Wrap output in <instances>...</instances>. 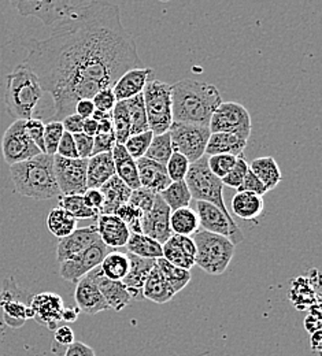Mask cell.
Masks as SVG:
<instances>
[{
    "label": "cell",
    "mask_w": 322,
    "mask_h": 356,
    "mask_svg": "<svg viewBox=\"0 0 322 356\" xmlns=\"http://www.w3.org/2000/svg\"><path fill=\"white\" fill-rule=\"evenodd\" d=\"M22 63L52 96L55 121L74 114L79 100L113 88L125 72L141 67L120 7L100 0L70 4L49 26V36L32 43Z\"/></svg>",
    "instance_id": "obj_1"
},
{
    "label": "cell",
    "mask_w": 322,
    "mask_h": 356,
    "mask_svg": "<svg viewBox=\"0 0 322 356\" xmlns=\"http://www.w3.org/2000/svg\"><path fill=\"white\" fill-rule=\"evenodd\" d=\"M221 103L220 90L210 83L184 79L172 86L173 122L209 127Z\"/></svg>",
    "instance_id": "obj_2"
},
{
    "label": "cell",
    "mask_w": 322,
    "mask_h": 356,
    "mask_svg": "<svg viewBox=\"0 0 322 356\" xmlns=\"http://www.w3.org/2000/svg\"><path fill=\"white\" fill-rule=\"evenodd\" d=\"M15 192L35 200H48L61 195L55 173L54 155L39 154L28 161L10 166Z\"/></svg>",
    "instance_id": "obj_3"
},
{
    "label": "cell",
    "mask_w": 322,
    "mask_h": 356,
    "mask_svg": "<svg viewBox=\"0 0 322 356\" xmlns=\"http://www.w3.org/2000/svg\"><path fill=\"white\" fill-rule=\"evenodd\" d=\"M43 95L45 90L39 79L24 63L15 66V69L7 74L4 104L13 118L22 121L32 118Z\"/></svg>",
    "instance_id": "obj_4"
},
{
    "label": "cell",
    "mask_w": 322,
    "mask_h": 356,
    "mask_svg": "<svg viewBox=\"0 0 322 356\" xmlns=\"http://www.w3.org/2000/svg\"><path fill=\"white\" fill-rule=\"evenodd\" d=\"M192 240L196 247V266L211 275H221L227 271L236 251V245L228 237L202 229L192 236Z\"/></svg>",
    "instance_id": "obj_5"
},
{
    "label": "cell",
    "mask_w": 322,
    "mask_h": 356,
    "mask_svg": "<svg viewBox=\"0 0 322 356\" xmlns=\"http://www.w3.org/2000/svg\"><path fill=\"white\" fill-rule=\"evenodd\" d=\"M143 100L148 129L154 134L169 132L173 124L172 86L159 80H151L143 90Z\"/></svg>",
    "instance_id": "obj_6"
},
{
    "label": "cell",
    "mask_w": 322,
    "mask_h": 356,
    "mask_svg": "<svg viewBox=\"0 0 322 356\" xmlns=\"http://www.w3.org/2000/svg\"><path fill=\"white\" fill-rule=\"evenodd\" d=\"M184 181L188 185L192 199L196 202L211 203L217 206L227 217L232 218L223 196V181L211 173L206 158H200L199 161L189 165V170Z\"/></svg>",
    "instance_id": "obj_7"
},
{
    "label": "cell",
    "mask_w": 322,
    "mask_h": 356,
    "mask_svg": "<svg viewBox=\"0 0 322 356\" xmlns=\"http://www.w3.org/2000/svg\"><path fill=\"white\" fill-rule=\"evenodd\" d=\"M211 134H232L248 140L252 122L248 110L236 102H223L209 124Z\"/></svg>",
    "instance_id": "obj_8"
},
{
    "label": "cell",
    "mask_w": 322,
    "mask_h": 356,
    "mask_svg": "<svg viewBox=\"0 0 322 356\" xmlns=\"http://www.w3.org/2000/svg\"><path fill=\"white\" fill-rule=\"evenodd\" d=\"M169 134L173 151L183 154L189 163H193L203 158L211 132L209 127L173 122Z\"/></svg>",
    "instance_id": "obj_9"
},
{
    "label": "cell",
    "mask_w": 322,
    "mask_h": 356,
    "mask_svg": "<svg viewBox=\"0 0 322 356\" xmlns=\"http://www.w3.org/2000/svg\"><path fill=\"white\" fill-rule=\"evenodd\" d=\"M1 154L4 162L11 166L43 154L25 131V121L15 120L3 134Z\"/></svg>",
    "instance_id": "obj_10"
},
{
    "label": "cell",
    "mask_w": 322,
    "mask_h": 356,
    "mask_svg": "<svg viewBox=\"0 0 322 356\" xmlns=\"http://www.w3.org/2000/svg\"><path fill=\"white\" fill-rule=\"evenodd\" d=\"M88 159H67L54 155V173L61 195H84L87 186Z\"/></svg>",
    "instance_id": "obj_11"
},
{
    "label": "cell",
    "mask_w": 322,
    "mask_h": 356,
    "mask_svg": "<svg viewBox=\"0 0 322 356\" xmlns=\"http://www.w3.org/2000/svg\"><path fill=\"white\" fill-rule=\"evenodd\" d=\"M196 214L203 230L228 237L234 245L244 241V234L237 223L233 218L227 217L217 206L206 202H196Z\"/></svg>",
    "instance_id": "obj_12"
},
{
    "label": "cell",
    "mask_w": 322,
    "mask_h": 356,
    "mask_svg": "<svg viewBox=\"0 0 322 356\" xmlns=\"http://www.w3.org/2000/svg\"><path fill=\"white\" fill-rule=\"evenodd\" d=\"M111 250L108 247H106L102 243V240H97L95 244H92L90 248H87L84 252H81L80 255H77L63 264H59L61 265L59 275L65 281L77 284L81 277H84L90 271H92L93 268L99 267L103 258Z\"/></svg>",
    "instance_id": "obj_13"
},
{
    "label": "cell",
    "mask_w": 322,
    "mask_h": 356,
    "mask_svg": "<svg viewBox=\"0 0 322 356\" xmlns=\"http://www.w3.org/2000/svg\"><path fill=\"white\" fill-rule=\"evenodd\" d=\"M22 17H35L47 28L55 24L70 7V0H10Z\"/></svg>",
    "instance_id": "obj_14"
},
{
    "label": "cell",
    "mask_w": 322,
    "mask_h": 356,
    "mask_svg": "<svg viewBox=\"0 0 322 356\" xmlns=\"http://www.w3.org/2000/svg\"><path fill=\"white\" fill-rule=\"evenodd\" d=\"M19 289L13 280L4 282V289L0 295V309L3 312V321L7 326L18 329L25 325L28 319H33V312L29 305L19 300Z\"/></svg>",
    "instance_id": "obj_15"
},
{
    "label": "cell",
    "mask_w": 322,
    "mask_h": 356,
    "mask_svg": "<svg viewBox=\"0 0 322 356\" xmlns=\"http://www.w3.org/2000/svg\"><path fill=\"white\" fill-rule=\"evenodd\" d=\"M170 213L172 210L168 207V204L163 202V199L158 193L152 209L147 214L141 216V221H140L141 233L163 244L173 234L169 223Z\"/></svg>",
    "instance_id": "obj_16"
},
{
    "label": "cell",
    "mask_w": 322,
    "mask_h": 356,
    "mask_svg": "<svg viewBox=\"0 0 322 356\" xmlns=\"http://www.w3.org/2000/svg\"><path fill=\"white\" fill-rule=\"evenodd\" d=\"M29 306L33 312V319L49 330L59 327L62 312L65 309L63 299L54 292H42L31 298Z\"/></svg>",
    "instance_id": "obj_17"
},
{
    "label": "cell",
    "mask_w": 322,
    "mask_h": 356,
    "mask_svg": "<svg viewBox=\"0 0 322 356\" xmlns=\"http://www.w3.org/2000/svg\"><path fill=\"white\" fill-rule=\"evenodd\" d=\"M99 238L96 225L76 229L69 236L59 240L56 245V261L63 264L90 248Z\"/></svg>",
    "instance_id": "obj_18"
},
{
    "label": "cell",
    "mask_w": 322,
    "mask_h": 356,
    "mask_svg": "<svg viewBox=\"0 0 322 356\" xmlns=\"http://www.w3.org/2000/svg\"><path fill=\"white\" fill-rule=\"evenodd\" d=\"M74 300L80 312L88 315H95L108 310L104 298L102 296L99 286L96 284L93 270L79 280L74 291Z\"/></svg>",
    "instance_id": "obj_19"
},
{
    "label": "cell",
    "mask_w": 322,
    "mask_h": 356,
    "mask_svg": "<svg viewBox=\"0 0 322 356\" xmlns=\"http://www.w3.org/2000/svg\"><path fill=\"white\" fill-rule=\"evenodd\" d=\"M162 258L175 266L191 270L195 266L196 247L189 236L172 234L162 244Z\"/></svg>",
    "instance_id": "obj_20"
},
{
    "label": "cell",
    "mask_w": 322,
    "mask_h": 356,
    "mask_svg": "<svg viewBox=\"0 0 322 356\" xmlns=\"http://www.w3.org/2000/svg\"><path fill=\"white\" fill-rule=\"evenodd\" d=\"M96 229L102 243L110 250H118L127 245L131 230L127 223L115 214H100L96 218Z\"/></svg>",
    "instance_id": "obj_21"
},
{
    "label": "cell",
    "mask_w": 322,
    "mask_h": 356,
    "mask_svg": "<svg viewBox=\"0 0 322 356\" xmlns=\"http://www.w3.org/2000/svg\"><path fill=\"white\" fill-rule=\"evenodd\" d=\"M154 77V70L150 67H135L125 72L114 84L113 92L117 102L132 99L141 95L147 83Z\"/></svg>",
    "instance_id": "obj_22"
},
{
    "label": "cell",
    "mask_w": 322,
    "mask_h": 356,
    "mask_svg": "<svg viewBox=\"0 0 322 356\" xmlns=\"http://www.w3.org/2000/svg\"><path fill=\"white\" fill-rule=\"evenodd\" d=\"M95 273V280L99 286V291L102 296L104 298V302L108 307V310L114 312H121L125 307H128L132 303V296L128 292L127 286L122 284V281H113L106 278L102 273L100 268L96 267L93 268Z\"/></svg>",
    "instance_id": "obj_23"
},
{
    "label": "cell",
    "mask_w": 322,
    "mask_h": 356,
    "mask_svg": "<svg viewBox=\"0 0 322 356\" xmlns=\"http://www.w3.org/2000/svg\"><path fill=\"white\" fill-rule=\"evenodd\" d=\"M138 165V181L143 188H147L155 193H161L166 186L170 185V178L166 173V168L151 159L140 158Z\"/></svg>",
    "instance_id": "obj_24"
},
{
    "label": "cell",
    "mask_w": 322,
    "mask_h": 356,
    "mask_svg": "<svg viewBox=\"0 0 322 356\" xmlns=\"http://www.w3.org/2000/svg\"><path fill=\"white\" fill-rule=\"evenodd\" d=\"M99 189L103 195V207L100 214H115L117 209L124 203H128L132 195V189L117 176H113Z\"/></svg>",
    "instance_id": "obj_25"
},
{
    "label": "cell",
    "mask_w": 322,
    "mask_h": 356,
    "mask_svg": "<svg viewBox=\"0 0 322 356\" xmlns=\"http://www.w3.org/2000/svg\"><path fill=\"white\" fill-rule=\"evenodd\" d=\"M115 176V168L111 152L96 154L87 163V186L88 189H99L110 178Z\"/></svg>",
    "instance_id": "obj_26"
},
{
    "label": "cell",
    "mask_w": 322,
    "mask_h": 356,
    "mask_svg": "<svg viewBox=\"0 0 322 356\" xmlns=\"http://www.w3.org/2000/svg\"><path fill=\"white\" fill-rule=\"evenodd\" d=\"M265 210L264 196L251 192H236L232 197V211L244 221H257Z\"/></svg>",
    "instance_id": "obj_27"
},
{
    "label": "cell",
    "mask_w": 322,
    "mask_h": 356,
    "mask_svg": "<svg viewBox=\"0 0 322 356\" xmlns=\"http://www.w3.org/2000/svg\"><path fill=\"white\" fill-rule=\"evenodd\" d=\"M113 161L115 168V176L124 181L132 191L138 189L140 185L138 181V165L136 161L128 154L124 144H115L113 151Z\"/></svg>",
    "instance_id": "obj_28"
},
{
    "label": "cell",
    "mask_w": 322,
    "mask_h": 356,
    "mask_svg": "<svg viewBox=\"0 0 322 356\" xmlns=\"http://www.w3.org/2000/svg\"><path fill=\"white\" fill-rule=\"evenodd\" d=\"M128 257H129V271L125 275V278L122 280V284L127 286L132 299L138 300V299H143V296H141L143 285H144V281H145L150 270L155 265V261L143 259V258H138L132 254H128Z\"/></svg>",
    "instance_id": "obj_29"
},
{
    "label": "cell",
    "mask_w": 322,
    "mask_h": 356,
    "mask_svg": "<svg viewBox=\"0 0 322 356\" xmlns=\"http://www.w3.org/2000/svg\"><path fill=\"white\" fill-rule=\"evenodd\" d=\"M141 296L156 305H165L175 298V293L172 292L170 286L168 285V282L165 281L161 271L155 265L150 270L144 281Z\"/></svg>",
    "instance_id": "obj_30"
},
{
    "label": "cell",
    "mask_w": 322,
    "mask_h": 356,
    "mask_svg": "<svg viewBox=\"0 0 322 356\" xmlns=\"http://www.w3.org/2000/svg\"><path fill=\"white\" fill-rule=\"evenodd\" d=\"M247 141L236 134H211L210 138L206 145V152L209 156L211 155H220V154H227V155H243Z\"/></svg>",
    "instance_id": "obj_31"
},
{
    "label": "cell",
    "mask_w": 322,
    "mask_h": 356,
    "mask_svg": "<svg viewBox=\"0 0 322 356\" xmlns=\"http://www.w3.org/2000/svg\"><path fill=\"white\" fill-rule=\"evenodd\" d=\"M250 170L257 176V178L266 186L268 191L275 189L281 182L282 175L278 168V163L273 156H262L257 158L248 165Z\"/></svg>",
    "instance_id": "obj_32"
},
{
    "label": "cell",
    "mask_w": 322,
    "mask_h": 356,
    "mask_svg": "<svg viewBox=\"0 0 322 356\" xmlns=\"http://www.w3.org/2000/svg\"><path fill=\"white\" fill-rule=\"evenodd\" d=\"M125 247L128 250V254H132L143 259L156 261L162 258V244L143 233H131Z\"/></svg>",
    "instance_id": "obj_33"
},
{
    "label": "cell",
    "mask_w": 322,
    "mask_h": 356,
    "mask_svg": "<svg viewBox=\"0 0 322 356\" xmlns=\"http://www.w3.org/2000/svg\"><path fill=\"white\" fill-rule=\"evenodd\" d=\"M169 223L173 234L192 237L198 230H200L199 217L191 207H183L172 211Z\"/></svg>",
    "instance_id": "obj_34"
},
{
    "label": "cell",
    "mask_w": 322,
    "mask_h": 356,
    "mask_svg": "<svg viewBox=\"0 0 322 356\" xmlns=\"http://www.w3.org/2000/svg\"><path fill=\"white\" fill-rule=\"evenodd\" d=\"M100 273L113 281H122L129 271V257L120 251H110L99 265Z\"/></svg>",
    "instance_id": "obj_35"
},
{
    "label": "cell",
    "mask_w": 322,
    "mask_h": 356,
    "mask_svg": "<svg viewBox=\"0 0 322 356\" xmlns=\"http://www.w3.org/2000/svg\"><path fill=\"white\" fill-rule=\"evenodd\" d=\"M155 266L158 267V270L161 271L162 277L165 278V281L168 282V285L170 286V289L175 295L182 292L185 286L191 282V278H192L191 270L175 266L163 258L156 259Z\"/></svg>",
    "instance_id": "obj_36"
},
{
    "label": "cell",
    "mask_w": 322,
    "mask_h": 356,
    "mask_svg": "<svg viewBox=\"0 0 322 356\" xmlns=\"http://www.w3.org/2000/svg\"><path fill=\"white\" fill-rule=\"evenodd\" d=\"M47 227L55 237L61 240L77 229V220L58 206L48 213Z\"/></svg>",
    "instance_id": "obj_37"
},
{
    "label": "cell",
    "mask_w": 322,
    "mask_h": 356,
    "mask_svg": "<svg viewBox=\"0 0 322 356\" xmlns=\"http://www.w3.org/2000/svg\"><path fill=\"white\" fill-rule=\"evenodd\" d=\"M159 195L172 211L183 209V207H189L191 200H192L191 192H189L185 181L170 182V185L166 186Z\"/></svg>",
    "instance_id": "obj_38"
},
{
    "label": "cell",
    "mask_w": 322,
    "mask_h": 356,
    "mask_svg": "<svg viewBox=\"0 0 322 356\" xmlns=\"http://www.w3.org/2000/svg\"><path fill=\"white\" fill-rule=\"evenodd\" d=\"M111 124L117 144H124L131 136V120L125 100L115 103L111 111Z\"/></svg>",
    "instance_id": "obj_39"
},
{
    "label": "cell",
    "mask_w": 322,
    "mask_h": 356,
    "mask_svg": "<svg viewBox=\"0 0 322 356\" xmlns=\"http://www.w3.org/2000/svg\"><path fill=\"white\" fill-rule=\"evenodd\" d=\"M173 154V147H172V140L169 132L162 134H154L151 144L145 152V158L151 159L159 165L166 166L169 158Z\"/></svg>",
    "instance_id": "obj_40"
},
{
    "label": "cell",
    "mask_w": 322,
    "mask_h": 356,
    "mask_svg": "<svg viewBox=\"0 0 322 356\" xmlns=\"http://www.w3.org/2000/svg\"><path fill=\"white\" fill-rule=\"evenodd\" d=\"M58 197H59V207L63 209L65 211H67L77 221L79 220H91V218L96 220L99 216L96 211L87 207V204L84 203L83 195H69V196L59 195Z\"/></svg>",
    "instance_id": "obj_41"
},
{
    "label": "cell",
    "mask_w": 322,
    "mask_h": 356,
    "mask_svg": "<svg viewBox=\"0 0 322 356\" xmlns=\"http://www.w3.org/2000/svg\"><path fill=\"white\" fill-rule=\"evenodd\" d=\"M125 102L128 106L129 120H131V136L150 131L148 122H147V115H145V108H144L143 93L132 97V99H128Z\"/></svg>",
    "instance_id": "obj_42"
},
{
    "label": "cell",
    "mask_w": 322,
    "mask_h": 356,
    "mask_svg": "<svg viewBox=\"0 0 322 356\" xmlns=\"http://www.w3.org/2000/svg\"><path fill=\"white\" fill-rule=\"evenodd\" d=\"M152 136H154V134L151 131H147V132H143V134H132L124 143V147L128 151V154L135 161H138L140 158H144V155H145V152H147V149L151 144Z\"/></svg>",
    "instance_id": "obj_43"
},
{
    "label": "cell",
    "mask_w": 322,
    "mask_h": 356,
    "mask_svg": "<svg viewBox=\"0 0 322 356\" xmlns=\"http://www.w3.org/2000/svg\"><path fill=\"white\" fill-rule=\"evenodd\" d=\"M189 161L185 158L183 154L180 152H175L172 154V156L169 158L168 163H166V173L170 178L172 182L175 181H184L188 170H189Z\"/></svg>",
    "instance_id": "obj_44"
},
{
    "label": "cell",
    "mask_w": 322,
    "mask_h": 356,
    "mask_svg": "<svg viewBox=\"0 0 322 356\" xmlns=\"http://www.w3.org/2000/svg\"><path fill=\"white\" fill-rule=\"evenodd\" d=\"M236 162H237V156L227 155V154L211 155L207 159V165H209V169L211 170V173L214 176L221 178V179L225 177L230 170L234 168Z\"/></svg>",
    "instance_id": "obj_45"
},
{
    "label": "cell",
    "mask_w": 322,
    "mask_h": 356,
    "mask_svg": "<svg viewBox=\"0 0 322 356\" xmlns=\"http://www.w3.org/2000/svg\"><path fill=\"white\" fill-rule=\"evenodd\" d=\"M65 134L63 125L61 121H51L46 124L45 129V154L55 155L58 144Z\"/></svg>",
    "instance_id": "obj_46"
},
{
    "label": "cell",
    "mask_w": 322,
    "mask_h": 356,
    "mask_svg": "<svg viewBox=\"0 0 322 356\" xmlns=\"http://www.w3.org/2000/svg\"><path fill=\"white\" fill-rule=\"evenodd\" d=\"M115 216L127 223V226L129 227L131 233H141V229H140V221H141V213L138 211V209L131 204L129 202L128 203H124L122 206H120L115 211Z\"/></svg>",
    "instance_id": "obj_47"
},
{
    "label": "cell",
    "mask_w": 322,
    "mask_h": 356,
    "mask_svg": "<svg viewBox=\"0 0 322 356\" xmlns=\"http://www.w3.org/2000/svg\"><path fill=\"white\" fill-rule=\"evenodd\" d=\"M156 195L158 193H155V192H152L147 188L140 186L138 189L132 191V195L129 197V203L134 204L141 214H147L152 209Z\"/></svg>",
    "instance_id": "obj_48"
},
{
    "label": "cell",
    "mask_w": 322,
    "mask_h": 356,
    "mask_svg": "<svg viewBox=\"0 0 322 356\" xmlns=\"http://www.w3.org/2000/svg\"><path fill=\"white\" fill-rule=\"evenodd\" d=\"M54 343H52V353L56 355H63L66 348L76 341L74 332L70 326H59L54 330Z\"/></svg>",
    "instance_id": "obj_49"
},
{
    "label": "cell",
    "mask_w": 322,
    "mask_h": 356,
    "mask_svg": "<svg viewBox=\"0 0 322 356\" xmlns=\"http://www.w3.org/2000/svg\"><path fill=\"white\" fill-rule=\"evenodd\" d=\"M248 170H250V168H248V163H247L244 155L237 156V162H236L234 168L230 170L225 177L221 179L223 185L230 186L233 189H237L241 185V182L245 177V175L248 173Z\"/></svg>",
    "instance_id": "obj_50"
},
{
    "label": "cell",
    "mask_w": 322,
    "mask_h": 356,
    "mask_svg": "<svg viewBox=\"0 0 322 356\" xmlns=\"http://www.w3.org/2000/svg\"><path fill=\"white\" fill-rule=\"evenodd\" d=\"M45 129L46 124L40 118H29L25 121V131L38 148L45 154Z\"/></svg>",
    "instance_id": "obj_51"
},
{
    "label": "cell",
    "mask_w": 322,
    "mask_h": 356,
    "mask_svg": "<svg viewBox=\"0 0 322 356\" xmlns=\"http://www.w3.org/2000/svg\"><path fill=\"white\" fill-rule=\"evenodd\" d=\"M93 106H95V110H99V111H104V113H111L115 103H117V99L114 96V92L113 88H106L99 90L95 96L92 97Z\"/></svg>",
    "instance_id": "obj_52"
},
{
    "label": "cell",
    "mask_w": 322,
    "mask_h": 356,
    "mask_svg": "<svg viewBox=\"0 0 322 356\" xmlns=\"http://www.w3.org/2000/svg\"><path fill=\"white\" fill-rule=\"evenodd\" d=\"M236 192H251V193L264 196L269 191L266 189V186L257 178V176L251 170H248V173L245 175L241 185L236 189Z\"/></svg>",
    "instance_id": "obj_53"
},
{
    "label": "cell",
    "mask_w": 322,
    "mask_h": 356,
    "mask_svg": "<svg viewBox=\"0 0 322 356\" xmlns=\"http://www.w3.org/2000/svg\"><path fill=\"white\" fill-rule=\"evenodd\" d=\"M55 155H59V156L67 158V159H77L79 158L73 134H69V132L63 134L59 144H58Z\"/></svg>",
    "instance_id": "obj_54"
},
{
    "label": "cell",
    "mask_w": 322,
    "mask_h": 356,
    "mask_svg": "<svg viewBox=\"0 0 322 356\" xmlns=\"http://www.w3.org/2000/svg\"><path fill=\"white\" fill-rule=\"evenodd\" d=\"M115 144H117V141H115L114 132L97 134L93 137V155L103 154V152H111Z\"/></svg>",
    "instance_id": "obj_55"
},
{
    "label": "cell",
    "mask_w": 322,
    "mask_h": 356,
    "mask_svg": "<svg viewBox=\"0 0 322 356\" xmlns=\"http://www.w3.org/2000/svg\"><path fill=\"white\" fill-rule=\"evenodd\" d=\"M80 159H90L93 155V137L86 134H73Z\"/></svg>",
    "instance_id": "obj_56"
},
{
    "label": "cell",
    "mask_w": 322,
    "mask_h": 356,
    "mask_svg": "<svg viewBox=\"0 0 322 356\" xmlns=\"http://www.w3.org/2000/svg\"><path fill=\"white\" fill-rule=\"evenodd\" d=\"M84 203L87 204V207H90L93 211H96L97 214L102 213V207H103V195L100 192V189H87L86 193L83 195Z\"/></svg>",
    "instance_id": "obj_57"
},
{
    "label": "cell",
    "mask_w": 322,
    "mask_h": 356,
    "mask_svg": "<svg viewBox=\"0 0 322 356\" xmlns=\"http://www.w3.org/2000/svg\"><path fill=\"white\" fill-rule=\"evenodd\" d=\"M62 125H63V129L65 132H69V134H83V125H84V120L77 115L76 113L74 114H70L67 117H65L62 121Z\"/></svg>",
    "instance_id": "obj_58"
},
{
    "label": "cell",
    "mask_w": 322,
    "mask_h": 356,
    "mask_svg": "<svg viewBox=\"0 0 322 356\" xmlns=\"http://www.w3.org/2000/svg\"><path fill=\"white\" fill-rule=\"evenodd\" d=\"M62 356H96L95 351L90 346L81 341H74L70 344Z\"/></svg>",
    "instance_id": "obj_59"
},
{
    "label": "cell",
    "mask_w": 322,
    "mask_h": 356,
    "mask_svg": "<svg viewBox=\"0 0 322 356\" xmlns=\"http://www.w3.org/2000/svg\"><path fill=\"white\" fill-rule=\"evenodd\" d=\"M93 111H95V106H93L92 99H81L76 103L74 113L80 115L83 120L91 118Z\"/></svg>",
    "instance_id": "obj_60"
},
{
    "label": "cell",
    "mask_w": 322,
    "mask_h": 356,
    "mask_svg": "<svg viewBox=\"0 0 322 356\" xmlns=\"http://www.w3.org/2000/svg\"><path fill=\"white\" fill-rule=\"evenodd\" d=\"M83 134H86L87 136H91V137H95L96 134H99V124H97L96 120H93L92 117L84 120Z\"/></svg>",
    "instance_id": "obj_61"
},
{
    "label": "cell",
    "mask_w": 322,
    "mask_h": 356,
    "mask_svg": "<svg viewBox=\"0 0 322 356\" xmlns=\"http://www.w3.org/2000/svg\"><path fill=\"white\" fill-rule=\"evenodd\" d=\"M80 309L76 306V307H70V309H63L62 312V321L67 322V323H72V322H76L79 319V315H80Z\"/></svg>",
    "instance_id": "obj_62"
},
{
    "label": "cell",
    "mask_w": 322,
    "mask_h": 356,
    "mask_svg": "<svg viewBox=\"0 0 322 356\" xmlns=\"http://www.w3.org/2000/svg\"><path fill=\"white\" fill-rule=\"evenodd\" d=\"M312 346L316 350V353H319V348L321 347V333H320V330L312 333Z\"/></svg>",
    "instance_id": "obj_63"
},
{
    "label": "cell",
    "mask_w": 322,
    "mask_h": 356,
    "mask_svg": "<svg viewBox=\"0 0 322 356\" xmlns=\"http://www.w3.org/2000/svg\"><path fill=\"white\" fill-rule=\"evenodd\" d=\"M158 1H162V3H168V1H170V0H158Z\"/></svg>",
    "instance_id": "obj_64"
}]
</instances>
